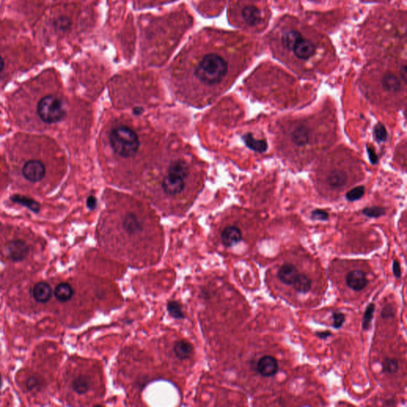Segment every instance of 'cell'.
Wrapping results in <instances>:
<instances>
[{"mask_svg": "<svg viewBox=\"0 0 407 407\" xmlns=\"http://www.w3.org/2000/svg\"><path fill=\"white\" fill-rule=\"evenodd\" d=\"M244 54V46L236 35L210 28L203 29L189 41L173 63V85L187 100H210L238 71Z\"/></svg>", "mask_w": 407, "mask_h": 407, "instance_id": "1", "label": "cell"}, {"mask_svg": "<svg viewBox=\"0 0 407 407\" xmlns=\"http://www.w3.org/2000/svg\"><path fill=\"white\" fill-rule=\"evenodd\" d=\"M8 154L14 178L22 189L47 193L64 175V155L46 136L16 134L8 143Z\"/></svg>", "mask_w": 407, "mask_h": 407, "instance_id": "2", "label": "cell"}, {"mask_svg": "<svg viewBox=\"0 0 407 407\" xmlns=\"http://www.w3.org/2000/svg\"><path fill=\"white\" fill-rule=\"evenodd\" d=\"M22 88L9 102L17 124L27 130H51L66 118L67 103L58 88Z\"/></svg>", "mask_w": 407, "mask_h": 407, "instance_id": "3", "label": "cell"}, {"mask_svg": "<svg viewBox=\"0 0 407 407\" xmlns=\"http://www.w3.org/2000/svg\"><path fill=\"white\" fill-rule=\"evenodd\" d=\"M189 25V17L182 11L152 19L144 32L143 50L145 58L151 57L153 61L166 59Z\"/></svg>", "mask_w": 407, "mask_h": 407, "instance_id": "4", "label": "cell"}, {"mask_svg": "<svg viewBox=\"0 0 407 407\" xmlns=\"http://www.w3.org/2000/svg\"><path fill=\"white\" fill-rule=\"evenodd\" d=\"M275 45L279 53L296 62L314 61L321 54V46L316 35L300 25L283 26L275 35Z\"/></svg>", "mask_w": 407, "mask_h": 407, "instance_id": "5", "label": "cell"}, {"mask_svg": "<svg viewBox=\"0 0 407 407\" xmlns=\"http://www.w3.org/2000/svg\"><path fill=\"white\" fill-rule=\"evenodd\" d=\"M193 166L185 158H177L169 162L165 169L160 189L166 198L182 200L187 196L193 183Z\"/></svg>", "mask_w": 407, "mask_h": 407, "instance_id": "6", "label": "cell"}, {"mask_svg": "<svg viewBox=\"0 0 407 407\" xmlns=\"http://www.w3.org/2000/svg\"><path fill=\"white\" fill-rule=\"evenodd\" d=\"M269 11L264 0H233L230 5L231 23L248 30H261L269 20Z\"/></svg>", "mask_w": 407, "mask_h": 407, "instance_id": "7", "label": "cell"}, {"mask_svg": "<svg viewBox=\"0 0 407 407\" xmlns=\"http://www.w3.org/2000/svg\"><path fill=\"white\" fill-rule=\"evenodd\" d=\"M107 140L112 154L119 159L134 158L141 146L138 133L126 124L113 125L107 134Z\"/></svg>", "mask_w": 407, "mask_h": 407, "instance_id": "8", "label": "cell"}, {"mask_svg": "<svg viewBox=\"0 0 407 407\" xmlns=\"http://www.w3.org/2000/svg\"><path fill=\"white\" fill-rule=\"evenodd\" d=\"M30 246L26 240L19 237L11 239L6 243L4 252L6 256L14 262H21L27 258Z\"/></svg>", "mask_w": 407, "mask_h": 407, "instance_id": "9", "label": "cell"}, {"mask_svg": "<svg viewBox=\"0 0 407 407\" xmlns=\"http://www.w3.org/2000/svg\"><path fill=\"white\" fill-rule=\"evenodd\" d=\"M312 131L310 127L302 123H297L292 127L290 131V140L297 148H304L311 143Z\"/></svg>", "mask_w": 407, "mask_h": 407, "instance_id": "10", "label": "cell"}, {"mask_svg": "<svg viewBox=\"0 0 407 407\" xmlns=\"http://www.w3.org/2000/svg\"><path fill=\"white\" fill-rule=\"evenodd\" d=\"M279 370V362L272 356H262L257 363V370L263 377H273Z\"/></svg>", "mask_w": 407, "mask_h": 407, "instance_id": "11", "label": "cell"}, {"mask_svg": "<svg viewBox=\"0 0 407 407\" xmlns=\"http://www.w3.org/2000/svg\"><path fill=\"white\" fill-rule=\"evenodd\" d=\"M349 181V175L344 169H336L328 173L325 178V183L333 190L343 189Z\"/></svg>", "mask_w": 407, "mask_h": 407, "instance_id": "12", "label": "cell"}, {"mask_svg": "<svg viewBox=\"0 0 407 407\" xmlns=\"http://www.w3.org/2000/svg\"><path fill=\"white\" fill-rule=\"evenodd\" d=\"M347 286L354 291H361L368 284L366 273L361 270H354L349 272L346 276Z\"/></svg>", "mask_w": 407, "mask_h": 407, "instance_id": "13", "label": "cell"}, {"mask_svg": "<svg viewBox=\"0 0 407 407\" xmlns=\"http://www.w3.org/2000/svg\"><path fill=\"white\" fill-rule=\"evenodd\" d=\"M220 239L224 246L231 248L242 241V231L236 226H227L221 232Z\"/></svg>", "mask_w": 407, "mask_h": 407, "instance_id": "14", "label": "cell"}, {"mask_svg": "<svg viewBox=\"0 0 407 407\" xmlns=\"http://www.w3.org/2000/svg\"><path fill=\"white\" fill-rule=\"evenodd\" d=\"M401 77L393 74V73H387L384 74L381 79V86L384 91L391 93L398 92L402 89V82ZM404 82V81H403ZM405 83V82H404Z\"/></svg>", "mask_w": 407, "mask_h": 407, "instance_id": "15", "label": "cell"}, {"mask_svg": "<svg viewBox=\"0 0 407 407\" xmlns=\"http://www.w3.org/2000/svg\"><path fill=\"white\" fill-rule=\"evenodd\" d=\"M299 272L296 266L292 263H284L278 272L277 277L281 283L290 286L293 284Z\"/></svg>", "mask_w": 407, "mask_h": 407, "instance_id": "16", "label": "cell"}, {"mask_svg": "<svg viewBox=\"0 0 407 407\" xmlns=\"http://www.w3.org/2000/svg\"><path fill=\"white\" fill-rule=\"evenodd\" d=\"M31 294L33 298L38 302H47L51 298V287L50 285L46 283H37L32 288Z\"/></svg>", "mask_w": 407, "mask_h": 407, "instance_id": "17", "label": "cell"}, {"mask_svg": "<svg viewBox=\"0 0 407 407\" xmlns=\"http://www.w3.org/2000/svg\"><path fill=\"white\" fill-rule=\"evenodd\" d=\"M92 380L87 376L81 375L76 377L72 383V388L78 394H85L92 388Z\"/></svg>", "mask_w": 407, "mask_h": 407, "instance_id": "18", "label": "cell"}, {"mask_svg": "<svg viewBox=\"0 0 407 407\" xmlns=\"http://www.w3.org/2000/svg\"><path fill=\"white\" fill-rule=\"evenodd\" d=\"M243 140L248 148L258 153H264L267 150V143L263 140H256L251 133H247L243 136Z\"/></svg>", "mask_w": 407, "mask_h": 407, "instance_id": "19", "label": "cell"}, {"mask_svg": "<svg viewBox=\"0 0 407 407\" xmlns=\"http://www.w3.org/2000/svg\"><path fill=\"white\" fill-rule=\"evenodd\" d=\"M174 352L179 360H188L193 355V347L187 341H179L175 343Z\"/></svg>", "mask_w": 407, "mask_h": 407, "instance_id": "20", "label": "cell"}, {"mask_svg": "<svg viewBox=\"0 0 407 407\" xmlns=\"http://www.w3.org/2000/svg\"><path fill=\"white\" fill-rule=\"evenodd\" d=\"M292 286L299 294H307L312 287V280L307 275L299 273Z\"/></svg>", "mask_w": 407, "mask_h": 407, "instance_id": "21", "label": "cell"}, {"mask_svg": "<svg viewBox=\"0 0 407 407\" xmlns=\"http://www.w3.org/2000/svg\"><path fill=\"white\" fill-rule=\"evenodd\" d=\"M74 294V290L71 285L67 283H60L56 286L54 290V295L56 298L61 302H66L70 301Z\"/></svg>", "mask_w": 407, "mask_h": 407, "instance_id": "22", "label": "cell"}, {"mask_svg": "<svg viewBox=\"0 0 407 407\" xmlns=\"http://www.w3.org/2000/svg\"><path fill=\"white\" fill-rule=\"evenodd\" d=\"M53 26L57 32H67L70 30L73 26L71 18L67 15H61L54 19Z\"/></svg>", "mask_w": 407, "mask_h": 407, "instance_id": "23", "label": "cell"}, {"mask_svg": "<svg viewBox=\"0 0 407 407\" xmlns=\"http://www.w3.org/2000/svg\"><path fill=\"white\" fill-rule=\"evenodd\" d=\"M375 311H376V306L374 303H370L365 310L363 314V321H362V328L363 330L368 331L371 326L373 318H374Z\"/></svg>", "mask_w": 407, "mask_h": 407, "instance_id": "24", "label": "cell"}, {"mask_svg": "<svg viewBox=\"0 0 407 407\" xmlns=\"http://www.w3.org/2000/svg\"><path fill=\"white\" fill-rule=\"evenodd\" d=\"M382 367H383V372L390 375L396 374L399 369L398 360L393 358H386L382 363Z\"/></svg>", "mask_w": 407, "mask_h": 407, "instance_id": "25", "label": "cell"}, {"mask_svg": "<svg viewBox=\"0 0 407 407\" xmlns=\"http://www.w3.org/2000/svg\"><path fill=\"white\" fill-rule=\"evenodd\" d=\"M167 310L169 311V314L176 319H183L185 317L182 306L177 301H171L168 303Z\"/></svg>", "mask_w": 407, "mask_h": 407, "instance_id": "26", "label": "cell"}, {"mask_svg": "<svg viewBox=\"0 0 407 407\" xmlns=\"http://www.w3.org/2000/svg\"><path fill=\"white\" fill-rule=\"evenodd\" d=\"M362 213L370 218H379L385 214L386 210L384 208L372 206V207L365 208L363 209Z\"/></svg>", "mask_w": 407, "mask_h": 407, "instance_id": "27", "label": "cell"}, {"mask_svg": "<svg viewBox=\"0 0 407 407\" xmlns=\"http://www.w3.org/2000/svg\"><path fill=\"white\" fill-rule=\"evenodd\" d=\"M364 193V186H357L347 193L346 198L349 201H356V200H360Z\"/></svg>", "mask_w": 407, "mask_h": 407, "instance_id": "28", "label": "cell"}, {"mask_svg": "<svg viewBox=\"0 0 407 407\" xmlns=\"http://www.w3.org/2000/svg\"><path fill=\"white\" fill-rule=\"evenodd\" d=\"M134 1H135V5L137 6L138 8H144L161 5V4L172 2L175 0H134Z\"/></svg>", "mask_w": 407, "mask_h": 407, "instance_id": "29", "label": "cell"}, {"mask_svg": "<svg viewBox=\"0 0 407 407\" xmlns=\"http://www.w3.org/2000/svg\"><path fill=\"white\" fill-rule=\"evenodd\" d=\"M375 138L380 143H384L387 140V132L385 127L382 123H378L374 128Z\"/></svg>", "mask_w": 407, "mask_h": 407, "instance_id": "30", "label": "cell"}, {"mask_svg": "<svg viewBox=\"0 0 407 407\" xmlns=\"http://www.w3.org/2000/svg\"><path fill=\"white\" fill-rule=\"evenodd\" d=\"M8 180V166L4 160L0 158V189L5 186Z\"/></svg>", "mask_w": 407, "mask_h": 407, "instance_id": "31", "label": "cell"}, {"mask_svg": "<svg viewBox=\"0 0 407 407\" xmlns=\"http://www.w3.org/2000/svg\"><path fill=\"white\" fill-rule=\"evenodd\" d=\"M332 327L336 329L342 328L345 322V315L343 313L341 312H333L332 314Z\"/></svg>", "mask_w": 407, "mask_h": 407, "instance_id": "32", "label": "cell"}, {"mask_svg": "<svg viewBox=\"0 0 407 407\" xmlns=\"http://www.w3.org/2000/svg\"><path fill=\"white\" fill-rule=\"evenodd\" d=\"M13 200L14 201L23 204L25 206H27L30 210L35 212V213H38V212H39V206L36 202L33 201V200H29V199L27 198L22 199L21 198L20 196H15V197H14Z\"/></svg>", "mask_w": 407, "mask_h": 407, "instance_id": "33", "label": "cell"}, {"mask_svg": "<svg viewBox=\"0 0 407 407\" xmlns=\"http://www.w3.org/2000/svg\"><path fill=\"white\" fill-rule=\"evenodd\" d=\"M328 217H329L328 213L324 211V210H321V209H316L311 213V218L313 220L325 221V220H328Z\"/></svg>", "mask_w": 407, "mask_h": 407, "instance_id": "34", "label": "cell"}, {"mask_svg": "<svg viewBox=\"0 0 407 407\" xmlns=\"http://www.w3.org/2000/svg\"><path fill=\"white\" fill-rule=\"evenodd\" d=\"M394 314H395V310H394V307L391 306V304H387L381 311V317H383L384 319H387V318L394 317Z\"/></svg>", "mask_w": 407, "mask_h": 407, "instance_id": "35", "label": "cell"}, {"mask_svg": "<svg viewBox=\"0 0 407 407\" xmlns=\"http://www.w3.org/2000/svg\"><path fill=\"white\" fill-rule=\"evenodd\" d=\"M392 272L394 277L396 278V279H400V278L402 277V269H401L399 262L396 259L393 260Z\"/></svg>", "mask_w": 407, "mask_h": 407, "instance_id": "36", "label": "cell"}, {"mask_svg": "<svg viewBox=\"0 0 407 407\" xmlns=\"http://www.w3.org/2000/svg\"><path fill=\"white\" fill-rule=\"evenodd\" d=\"M367 153L369 154V158H370V162L372 164H376L378 162V157L376 155V153L375 152L374 150H373L371 147H368L367 146Z\"/></svg>", "mask_w": 407, "mask_h": 407, "instance_id": "37", "label": "cell"}, {"mask_svg": "<svg viewBox=\"0 0 407 407\" xmlns=\"http://www.w3.org/2000/svg\"><path fill=\"white\" fill-rule=\"evenodd\" d=\"M316 336H317V337L319 338V339L326 340L332 336V332L328 330L324 331V332H316Z\"/></svg>", "mask_w": 407, "mask_h": 407, "instance_id": "38", "label": "cell"}, {"mask_svg": "<svg viewBox=\"0 0 407 407\" xmlns=\"http://www.w3.org/2000/svg\"><path fill=\"white\" fill-rule=\"evenodd\" d=\"M38 382L39 381H38V380H36V379L35 378L29 379V380H28L27 381L28 388H29V390H33V389L35 388V387H38V384H39V383H38Z\"/></svg>", "mask_w": 407, "mask_h": 407, "instance_id": "39", "label": "cell"}, {"mask_svg": "<svg viewBox=\"0 0 407 407\" xmlns=\"http://www.w3.org/2000/svg\"><path fill=\"white\" fill-rule=\"evenodd\" d=\"M87 204H88V208H90V209H94V208L95 207V206H96V200H95V197H93V196H90V197L88 199Z\"/></svg>", "mask_w": 407, "mask_h": 407, "instance_id": "40", "label": "cell"}, {"mask_svg": "<svg viewBox=\"0 0 407 407\" xmlns=\"http://www.w3.org/2000/svg\"><path fill=\"white\" fill-rule=\"evenodd\" d=\"M4 67H5V61H4V59L0 56V74L2 73Z\"/></svg>", "mask_w": 407, "mask_h": 407, "instance_id": "41", "label": "cell"}]
</instances>
